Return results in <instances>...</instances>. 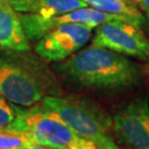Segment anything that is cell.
I'll list each match as a JSON object with an SVG mask.
<instances>
[{
	"mask_svg": "<svg viewBox=\"0 0 149 149\" xmlns=\"http://www.w3.org/2000/svg\"><path fill=\"white\" fill-rule=\"evenodd\" d=\"M16 118L6 132L22 135L33 144L51 149H97L43 104L28 108L16 106Z\"/></svg>",
	"mask_w": 149,
	"mask_h": 149,
	"instance_id": "cell-2",
	"label": "cell"
},
{
	"mask_svg": "<svg viewBox=\"0 0 149 149\" xmlns=\"http://www.w3.org/2000/svg\"><path fill=\"white\" fill-rule=\"evenodd\" d=\"M8 1H9V0H0V7L2 5H5L6 2H8Z\"/></svg>",
	"mask_w": 149,
	"mask_h": 149,
	"instance_id": "cell-16",
	"label": "cell"
},
{
	"mask_svg": "<svg viewBox=\"0 0 149 149\" xmlns=\"http://www.w3.org/2000/svg\"><path fill=\"white\" fill-rule=\"evenodd\" d=\"M145 12H146V17H147V20H148V22H149V10L145 11Z\"/></svg>",
	"mask_w": 149,
	"mask_h": 149,
	"instance_id": "cell-17",
	"label": "cell"
},
{
	"mask_svg": "<svg viewBox=\"0 0 149 149\" xmlns=\"http://www.w3.org/2000/svg\"><path fill=\"white\" fill-rule=\"evenodd\" d=\"M93 28L82 23H64L38 40L36 52L41 58L61 62L76 53L92 37Z\"/></svg>",
	"mask_w": 149,
	"mask_h": 149,
	"instance_id": "cell-7",
	"label": "cell"
},
{
	"mask_svg": "<svg viewBox=\"0 0 149 149\" xmlns=\"http://www.w3.org/2000/svg\"><path fill=\"white\" fill-rule=\"evenodd\" d=\"M115 138L128 149H149V102L136 97L119 108L113 118Z\"/></svg>",
	"mask_w": 149,
	"mask_h": 149,
	"instance_id": "cell-5",
	"label": "cell"
},
{
	"mask_svg": "<svg viewBox=\"0 0 149 149\" xmlns=\"http://www.w3.org/2000/svg\"><path fill=\"white\" fill-rule=\"evenodd\" d=\"M31 141L19 134L0 130V149H26Z\"/></svg>",
	"mask_w": 149,
	"mask_h": 149,
	"instance_id": "cell-12",
	"label": "cell"
},
{
	"mask_svg": "<svg viewBox=\"0 0 149 149\" xmlns=\"http://www.w3.org/2000/svg\"><path fill=\"white\" fill-rule=\"evenodd\" d=\"M19 16H20L23 30L26 32L29 41H38L49 31L64 23H82L91 28H96L102 23L113 21V20L125 21L119 17L96 10L92 7L77 8L62 15L49 17V18L32 15V13H21Z\"/></svg>",
	"mask_w": 149,
	"mask_h": 149,
	"instance_id": "cell-8",
	"label": "cell"
},
{
	"mask_svg": "<svg viewBox=\"0 0 149 149\" xmlns=\"http://www.w3.org/2000/svg\"><path fill=\"white\" fill-rule=\"evenodd\" d=\"M17 116L16 105L0 95V130H6Z\"/></svg>",
	"mask_w": 149,
	"mask_h": 149,
	"instance_id": "cell-13",
	"label": "cell"
},
{
	"mask_svg": "<svg viewBox=\"0 0 149 149\" xmlns=\"http://www.w3.org/2000/svg\"><path fill=\"white\" fill-rule=\"evenodd\" d=\"M133 3L139 6L143 10H149V0H130Z\"/></svg>",
	"mask_w": 149,
	"mask_h": 149,
	"instance_id": "cell-14",
	"label": "cell"
},
{
	"mask_svg": "<svg viewBox=\"0 0 149 149\" xmlns=\"http://www.w3.org/2000/svg\"><path fill=\"white\" fill-rule=\"evenodd\" d=\"M92 44L125 56L149 60V40L139 27L123 20H113L96 27Z\"/></svg>",
	"mask_w": 149,
	"mask_h": 149,
	"instance_id": "cell-4",
	"label": "cell"
},
{
	"mask_svg": "<svg viewBox=\"0 0 149 149\" xmlns=\"http://www.w3.org/2000/svg\"><path fill=\"white\" fill-rule=\"evenodd\" d=\"M0 49L15 52H26L30 49L20 16L9 1L0 7Z\"/></svg>",
	"mask_w": 149,
	"mask_h": 149,
	"instance_id": "cell-9",
	"label": "cell"
},
{
	"mask_svg": "<svg viewBox=\"0 0 149 149\" xmlns=\"http://www.w3.org/2000/svg\"><path fill=\"white\" fill-rule=\"evenodd\" d=\"M54 71L82 88L116 92L133 88L141 82V73L127 56L92 44L61 62Z\"/></svg>",
	"mask_w": 149,
	"mask_h": 149,
	"instance_id": "cell-1",
	"label": "cell"
},
{
	"mask_svg": "<svg viewBox=\"0 0 149 149\" xmlns=\"http://www.w3.org/2000/svg\"><path fill=\"white\" fill-rule=\"evenodd\" d=\"M83 1L88 7L117 16L124 19L125 21L130 22L137 27H140L145 22L144 16L137 9L136 5L127 0H83Z\"/></svg>",
	"mask_w": 149,
	"mask_h": 149,
	"instance_id": "cell-11",
	"label": "cell"
},
{
	"mask_svg": "<svg viewBox=\"0 0 149 149\" xmlns=\"http://www.w3.org/2000/svg\"><path fill=\"white\" fill-rule=\"evenodd\" d=\"M0 95L19 107H32L43 100L40 83L27 69L0 55Z\"/></svg>",
	"mask_w": 149,
	"mask_h": 149,
	"instance_id": "cell-6",
	"label": "cell"
},
{
	"mask_svg": "<svg viewBox=\"0 0 149 149\" xmlns=\"http://www.w3.org/2000/svg\"><path fill=\"white\" fill-rule=\"evenodd\" d=\"M9 3L17 12L32 13L44 18L88 7L83 0H9Z\"/></svg>",
	"mask_w": 149,
	"mask_h": 149,
	"instance_id": "cell-10",
	"label": "cell"
},
{
	"mask_svg": "<svg viewBox=\"0 0 149 149\" xmlns=\"http://www.w3.org/2000/svg\"><path fill=\"white\" fill-rule=\"evenodd\" d=\"M41 103L97 149H119L114 135L113 118L101 107L82 98L61 96L43 97Z\"/></svg>",
	"mask_w": 149,
	"mask_h": 149,
	"instance_id": "cell-3",
	"label": "cell"
},
{
	"mask_svg": "<svg viewBox=\"0 0 149 149\" xmlns=\"http://www.w3.org/2000/svg\"><path fill=\"white\" fill-rule=\"evenodd\" d=\"M26 149H51V148H48V147H44V146H41V145H38V144H31L28 146Z\"/></svg>",
	"mask_w": 149,
	"mask_h": 149,
	"instance_id": "cell-15",
	"label": "cell"
}]
</instances>
